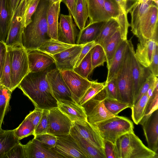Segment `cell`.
<instances>
[{"label":"cell","instance_id":"obj_1","mask_svg":"<svg viewBox=\"0 0 158 158\" xmlns=\"http://www.w3.org/2000/svg\"><path fill=\"white\" fill-rule=\"evenodd\" d=\"M50 67L38 72H29L18 87L32 102L35 108L49 110L58 107L46 77Z\"/></svg>","mask_w":158,"mask_h":158},{"label":"cell","instance_id":"obj_2","mask_svg":"<svg viewBox=\"0 0 158 158\" xmlns=\"http://www.w3.org/2000/svg\"><path fill=\"white\" fill-rule=\"evenodd\" d=\"M53 3L50 0H40L31 21L24 28L22 44L27 50L37 49L51 39L48 33L47 16Z\"/></svg>","mask_w":158,"mask_h":158},{"label":"cell","instance_id":"obj_3","mask_svg":"<svg viewBox=\"0 0 158 158\" xmlns=\"http://www.w3.org/2000/svg\"><path fill=\"white\" fill-rule=\"evenodd\" d=\"M118 158H157L158 155L145 146L134 132L123 135L115 144Z\"/></svg>","mask_w":158,"mask_h":158},{"label":"cell","instance_id":"obj_4","mask_svg":"<svg viewBox=\"0 0 158 158\" xmlns=\"http://www.w3.org/2000/svg\"><path fill=\"white\" fill-rule=\"evenodd\" d=\"M116 78L119 91L118 100L127 103L132 106L134 102V85L131 68V51L128 40Z\"/></svg>","mask_w":158,"mask_h":158},{"label":"cell","instance_id":"obj_5","mask_svg":"<svg viewBox=\"0 0 158 158\" xmlns=\"http://www.w3.org/2000/svg\"><path fill=\"white\" fill-rule=\"evenodd\" d=\"M93 125L104 140L114 144L117 139L123 135L134 132L132 122L127 117L117 115Z\"/></svg>","mask_w":158,"mask_h":158},{"label":"cell","instance_id":"obj_6","mask_svg":"<svg viewBox=\"0 0 158 158\" xmlns=\"http://www.w3.org/2000/svg\"><path fill=\"white\" fill-rule=\"evenodd\" d=\"M7 48L10 61L13 91L29 72L27 54L21 44Z\"/></svg>","mask_w":158,"mask_h":158},{"label":"cell","instance_id":"obj_7","mask_svg":"<svg viewBox=\"0 0 158 158\" xmlns=\"http://www.w3.org/2000/svg\"><path fill=\"white\" fill-rule=\"evenodd\" d=\"M107 97L104 87L101 91L81 106L83 108L87 116V121L93 124L115 116L109 112L104 103Z\"/></svg>","mask_w":158,"mask_h":158},{"label":"cell","instance_id":"obj_8","mask_svg":"<svg viewBox=\"0 0 158 158\" xmlns=\"http://www.w3.org/2000/svg\"><path fill=\"white\" fill-rule=\"evenodd\" d=\"M26 1L27 0H21L12 16L5 43L7 47L22 44Z\"/></svg>","mask_w":158,"mask_h":158},{"label":"cell","instance_id":"obj_9","mask_svg":"<svg viewBox=\"0 0 158 158\" xmlns=\"http://www.w3.org/2000/svg\"><path fill=\"white\" fill-rule=\"evenodd\" d=\"M158 5L151 6L145 14L135 35L139 41L150 39L158 42Z\"/></svg>","mask_w":158,"mask_h":158},{"label":"cell","instance_id":"obj_10","mask_svg":"<svg viewBox=\"0 0 158 158\" xmlns=\"http://www.w3.org/2000/svg\"><path fill=\"white\" fill-rule=\"evenodd\" d=\"M60 72L70 91L73 100L78 104L80 98L91 85L93 81L82 77L73 70Z\"/></svg>","mask_w":158,"mask_h":158},{"label":"cell","instance_id":"obj_11","mask_svg":"<svg viewBox=\"0 0 158 158\" xmlns=\"http://www.w3.org/2000/svg\"><path fill=\"white\" fill-rule=\"evenodd\" d=\"M56 136L57 141L52 150L60 158H86L70 134Z\"/></svg>","mask_w":158,"mask_h":158},{"label":"cell","instance_id":"obj_12","mask_svg":"<svg viewBox=\"0 0 158 158\" xmlns=\"http://www.w3.org/2000/svg\"><path fill=\"white\" fill-rule=\"evenodd\" d=\"M139 124L143 127L148 148L157 153L158 149V111L157 110L144 116Z\"/></svg>","mask_w":158,"mask_h":158},{"label":"cell","instance_id":"obj_13","mask_svg":"<svg viewBox=\"0 0 158 158\" xmlns=\"http://www.w3.org/2000/svg\"><path fill=\"white\" fill-rule=\"evenodd\" d=\"M49 128L47 133L54 135L69 134L73 123L57 108L49 110Z\"/></svg>","mask_w":158,"mask_h":158},{"label":"cell","instance_id":"obj_14","mask_svg":"<svg viewBox=\"0 0 158 158\" xmlns=\"http://www.w3.org/2000/svg\"><path fill=\"white\" fill-rule=\"evenodd\" d=\"M46 77L57 101L61 100L75 102L59 70L56 68L50 69L47 72Z\"/></svg>","mask_w":158,"mask_h":158},{"label":"cell","instance_id":"obj_15","mask_svg":"<svg viewBox=\"0 0 158 158\" xmlns=\"http://www.w3.org/2000/svg\"><path fill=\"white\" fill-rule=\"evenodd\" d=\"M128 40L131 51V68L134 85V102L141 87L151 73L148 68L144 67L139 62L135 56L131 40Z\"/></svg>","mask_w":158,"mask_h":158},{"label":"cell","instance_id":"obj_16","mask_svg":"<svg viewBox=\"0 0 158 158\" xmlns=\"http://www.w3.org/2000/svg\"><path fill=\"white\" fill-rule=\"evenodd\" d=\"M84 45L76 44L59 53L50 55L55 60L56 68L60 71L73 70Z\"/></svg>","mask_w":158,"mask_h":158},{"label":"cell","instance_id":"obj_17","mask_svg":"<svg viewBox=\"0 0 158 158\" xmlns=\"http://www.w3.org/2000/svg\"><path fill=\"white\" fill-rule=\"evenodd\" d=\"M76 26L72 15L61 14L59 22L57 40L66 43L76 44L78 34Z\"/></svg>","mask_w":158,"mask_h":158},{"label":"cell","instance_id":"obj_18","mask_svg":"<svg viewBox=\"0 0 158 158\" xmlns=\"http://www.w3.org/2000/svg\"><path fill=\"white\" fill-rule=\"evenodd\" d=\"M73 125L81 136L94 146L104 150V140L93 125L81 121L74 122Z\"/></svg>","mask_w":158,"mask_h":158},{"label":"cell","instance_id":"obj_19","mask_svg":"<svg viewBox=\"0 0 158 158\" xmlns=\"http://www.w3.org/2000/svg\"><path fill=\"white\" fill-rule=\"evenodd\" d=\"M27 51L29 72L43 71L55 63V60L52 56L37 49Z\"/></svg>","mask_w":158,"mask_h":158},{"label":"cell","instance_id":"obj_20","mask_svg":"<svg viewBox=\"0 0 158 158\" xmlns=\"http://www.w3.org/2000/svg\"><path fill=\"white\" fill-rule=\"evenodd\" d=\"M137 45L135 56L140 64L148 68L152 61L154 51L158 42L150 39L139 41Z\"/></svg>","mask_w":158,"mask_h":158},{"label":"cell","instance_id":"obj_21","mask_svg":"<svg viewBox=\"0 0 158 158\" xmlns=\"http://www.w3.org/2000/svg\"><path fill=\"white\" fill-rule=\"evenodd\" d=\"M57 108L73 123L87 121L85 112L81 106L75 102L65 100L57 101Z\"/></svg>","mask_w":158,"mask_h":158},{"label":"cell","instance_id":"obj_22","mask_svg":"<svg viewBox=\"0 0 158 158\" xmlns=\"http://www.w3.org/2000/svg\"><path fill=\"white\" fill-rule=\"evenodd\" d=\"M69 134L75 139L86 158H106L104 150L94 146L81 136L73 125Z\"/></svg>","mask_w":158,"mask_h":158},{"label":"cell","instance_id":"obj_23","mask_svg":"<svg viewBox=\"0 0 158 158\" xmlns=\"http://www.w3.org/2000/svg\"><path fill=\"white\" fill-rule=\"evenodd\" d=\"M158 5V0H145L135 3L129 13L131 16V31L135 35L136 32L140 23L149 8L152 5Z\"/></svg>","mask_w":158,"mask_h":158},{"label":"cell","instance_id":"obj_24","mask_svg":"<svg viewBox=\"0 0 158 158\" xmlns=\"http://www.w3.org/2000/svg\"><path fill=\"white\" fill-rule=\"evenodd\" d=\"M24 145L26 158H60L52 149L43 146L34 137Z\"/></svg>","mask_w":158,"mask_h":158},{"label":"cell","instance_id":"obj_25","mask_svg":"<svg viewBox=\"0 0 158 158\" xmlns=\"http://www.w3.org/2000/svg\"><path fill=\"white\" fill-rule=\"evenodd\" d=\"M106 21L88 23L83 29L80 30L77 36L76 44H85L94 41H95Z\"/></svg>","mask_w":158,"mask_h":158},{"label":"cell","instance_id":"obj_26","mask_svg":"<svg viewBox=\"0 0 158 158\" xmlns=\"http://www.w3.org/2000/svg\"><path fill=\"white\" fill-rule=\"evenodd\" d=\"M12 16L9 0H0V41L5 43Z\"/></svg>","mask_w":158,"mask_h":158},{"label":"cell","instance_id":"obj_27","mask_svg":"<svg viewBox=\"0 0 158 158\" xmlns=\"http://www.w3.org/2000/svg\"><path fill=\"white\" fill-rule=\"evenodd\" d=\"M89 11V22L106 21L110 19L106 11L104 0H86Z\"/></svg>","mask_w":158,"mask_h":158},{"label":"cell","instance_id":"obj_28","mask_svg":"<svg viewBox=\"0 0 158 158\" xmlns=\"http://www.w3.org/2000/svg\"><path fill=\"white\" fill-rule=\"evenodd\" d=\"M60 1L53 3L50 6L47 16L48 35L51 39L57 40L60 12Z\"/></svg>","mask_w":158,"mask_h":158},{"label":"cell","instance_id":"obj_29","mask_svg":"<svg viewBox=\"0 0 158 158\" xmlns=\"http://www.w3.org/2000/svg\"><path fill=\"white\" fill-rule=\"evenodd\" d=\"M128 40H123L118 47L108 69L107 79L105 82H107L116 77L120 68L123 57L127 46Z\"/></svg>","mask_w":158,"mask_h":158},{"label":"cell","instance_id":"obj_30","mask_svg":"<svg viewBox=\"0 0 158 158\" xmlns=\"http://www.w3.org/2000/svg\"><path fill=\"white\" fill-rule=\"evenodd\" d=\"M19 140L15 136L13 130L0 129V158L6 154Z\"/></svg>","mask_w":158,"mask_h":158},{"label":"cell","instance_id":"obj_31","mask_svg":"<svg viewBox=\"0 0 158 158\" xmlns=\"http://www.w3.org/2000/svg\"><path fill=\"white\" fill-rule=\"evenodd\" d=\"M75 45L66 43L58 40L50 39L43 43L37 50L52 55L59 53Z\"/></svg>","mask_w":158,"mask_h":158},{"label":"cell","instance_id":"obj_32","mask_svg":"<svg viewBox=\"0 0 158 158\" xmlns=\"http://www.w3.org/2000/svg\"><path fill=\"white\" fill-rule=\"evenodd\" d=\"M119 28V25L117 20L113 18L110 19L106 21L95 41L103 48L107 41Z\"/></svg>","mask_w":158,"mask_h":158},{"label":"cell","instance_id":"obj_33","mask_svg":"<svg viewBox=\"0 0 158 158\" xmlns=\"http://www.w3.org/2000/svg\"><path fill=\"white\" fill-rule=\"evenodd\" d=\"M122 39L119 28L107 41L103 47L106 58L107 67L109 68L113 57Z\"/></svg>","mask_w":158,"mask_h":158},{"label":"cell","instance_id":"obj_34","mask_svg":"<svg viewBox=\"0 0 158 158\" xmlns=\"http://www.w3.org/2000/svg\"><path fill=\"white\" fill-rule=\"evenodd\" d=\"M89 17V11L86 0H78L73 19L76 25L80 30L86 26V22Z\"/></svg>","mask_w":158,"mask_h":158},{"label":"cell","instance_id":"obj_35","mask_svg":"<svg viewBox=\"0 0 158 158\" xmlns=\"http://www.w3.org/2000/svg\"><path fill=\"white\" fill-rule=\"evenodd\" d=\"M119 7V13L117 20L119 25L120 31L122 39L127 40L128 23L126 5L123 0H115Z\"/></svg>","mask_w":158,"mask_h":158},{"label":"cell","instance_id":"obj_36","mask_svg":"<svg viewBox=\"0 0 158 158\" xmlns=\"http://www.w3.org/2000/svg\"><path fill=\"white\" fill-rule=\"evenodd\" d=\"M149 97L147 92H146L131 108L132 119L137 125L139 124L144 116L146 106Z\"/></svg>","mask_w":158,"mask_h":158},{"label":"cell","instance_id":"obj_37","mask_svg":"<svg viewBox=\"0 0 158 158\" xmlns=\"http://www.w3.org/2000/svg\"><path fill=\"white\" fill-rule=\"evenodd\" d=\"M12 92L4 85H0V129H1L4 117L8 108Z\"/></svg>","mask_w":158,"mask_h":158},{"label":"cell","instance_id":"obj_38","mask_svg":"<svg viewBox=\"0 0 158 158\" xmlns=\"http://www.w3.org/2000/svg\"><path fill=\"white\" fill-rule=\"evenodd\" d=\"M90 51L93 70L97 67L103 66L104 62L106 61L103 47L100 45L97 44Z\"/></svg>","mask_w":158,"mask_h":158},{"label":"cell","instance_id":"obj_39","mask_svg":"<svg viewBox=\"0 0 158 158\" xmlns=\"http://www.w3.org/2000/svg\"><path fill=\"white\" fill-rule=\"evenodd\" d=\"M104 103L107 110L114 115H117L123 110L132 107L127 103L107 97L105 99Z\"/></svg>","mask_w":158,"mask_h":158},{"label":"cell","instance_id":"obj_40","mask_svg":"<svg viewBox=\"0 0 158 158\" xmlns=\"http://www.w3.org/2000/svg\"><path fill=\"white\" fill-rule=\"evenodd\" d=\"M35 129L31 122L25 117L19 126L13 130L15 136L20 140L30 135H33Z\"/></svg>","mask_w":158,"mask_h":158},{"label":"cell","instance_id":"obj_41","mask_svg":"<svg viewBox=\"0 0 158 158\" xmlns=\"http://www.w3.org/2000/svg\"><path fill=\"white\" fill-rule=\"evenodd\" d=\"M73 70L82 77L88 79L93 71L90 51L82 59L78 66L74 68Z\"/></svg>","mask_w":158,"mask_h":158},{"label":"cell","instance_id":"obj_42","mask_svg":"<svg viewBox=\"0 0 158 158\" xmlns=\"http://www.w3.org/2000/svg\"><path fill=\"white\" fill-rule=\"evenodd\" d=\"M0 81L1 85L7 87L12 92L10 61L8 51Z\"/></svg>","mask_w":158,"mask_h":158},{"label":"cell","instance_id":"obj_43","mask_svg":"<svg viewBox=\"0 0 158 158\" xmlns=\"http://www.w3.org/2000/svg\"><path fill=\"white\" fill-rule=\"evenodd\" d=\"M105 87V82L100 83L98 82L96 80L93 81L91 85L80 98L78 104L81 106L101 91Z\"/></svg>","mask_w":158,"mask_h":158},{"label":"cell","instance_id":"obj_44","mask_svg":"<svg viewBox=\"0 0 158 158\" xmlns=\"http://www.w3.org/2000/svg\"><path fill=\"white\" fill-rule=\"evenodd\" d=\"M158 84L155 86L152 94L149 98L146 106L144 116L149 115L154 111L158 110Z\"/></svg>","mask_w":158,"mask_h":158},{"label":"cell","instance_id":"obj_45","mask_svg":"<svg viewBox=\"0 0 158 158\" xmlns=\"http://www.w3.org/2000/svg\"><path fill=\"white\" fill-rule=\"evenodd\" d=\"M49 110H44L42 118L39 123L35 128L33 135L47 133L49 128Z\"/></svg>","mask_w":158,"mask_h":158},{"label":"cell","instance_id":"obj_46","mask_svg":"<svg viewBox=\"0 0 158 158\" xmlns=\"http://www.w3.org/2000/svg\"><path fill=\"white\" fill-rule=\"evenodd\" d=\"M34 137L43 146L49 149L54 147L57 140L56 135L47 133L38 135Z\"/></svg>","mask_w":158,"mask_h":158},{"label":"cell","instance_id":"obj_47","mask_svg":"<svg viewBox=\"0 0 158 158\" xmlns=\"http://www.w3.org/2000/svg\"><path fill=\"white\" fill-rule=\"evenodd\" d=\"M26 158L24 145L20 142L15 145L2 158Z\"/></svg>","mask_w":158,"mask_h":158},{"label":"cell","instance_id":"obj_48","mask_svg":"<svg viewBox=\"0 0 158 158\" xmlns=\"http://www.w3.org/2000/svg\"><path fill=\"white\" fill-rule=\"evenodd\" d=\"M40 0H27L24 15L25 27L31 21V17L36 11Z\"/></svg>","mask_w":158,"mask_h":158},{"label":"cell","instance_id":"obj_49","mask_svg":"<svg viewBox=\"0 0 158 158\" xmlns=\"http://www.w3.org/2000/svg\"><path fill=\"white\" fill-rule=\"evenodd\" d=\"M104 8L110 18L117 20L119 11L118 5L115 0H104Z\"/></svg>","mask_w":158,"mask_h":158},{"label":"cell","instance_id":"obj_50","mask_svg":"<svg viewBox=\"0 0 158 158\" xmlns=\"http://www.w3.org/2000/svg\"><path fill=\"white\" fill-rule=\"evenodd\" d=\"M105 88L107 98L118 100L119 91L116 77L107 82L105 81Z\"/></svg>","mask_w":158,"mask_h":158},{"label":"cell","instance_id":"obj_51","mask_svg":"<svg viewBox=\"0 0 158 158\" xmlns=\"http://www.w3.org/2000/svg\"><path fill=\"white\" fill-rule=\"evenodd\" d=\"M43 114V110L35 108L26 117L31 122L35 128L40 121Z\"/></svg>","mask_w":158,"mask_h":158},{"label":"cell","instance_id":"obj_52","mask_svg":"<svg viewBox=\"0 0 158 158\" xmlns=\"http://www.w3.org/2000/svg\"><path fill=\"white\" fill-rule=\"evenodd\" d=\"M155 77L156 76L151 73L150 75L148 77L141 87L134 101L133 105L136 103L142 96L147 92Z\"/></svg>","mask_w":158,"mask_h":158},{"label":"cell","instance_id":"obj_53","mask_svg":"<svg viewBox=\"0 0 158 158\" xmlns=\"http://www.w3.org/2000/svg\"><path fill=\"white\" fill-rule=\"evenodd\" d=\"M104 149L106 158H118L114 144L104 140Z\"/></svg>","mask_w":158,"mask_h":158},{"label":"cell","instance_id":"obj_54","mask_svg":"<svg viewBox=\"0 0 158 158\" xmlns=\"http://www.w3.org/2000/svg\"><path fill=\"white\" fill-rule=\"evenodd\" d=\"M151 73L154 76H158V45L155 49L152 62L148 68Z\"/></svg>","mask_w":158,"mask_h":158},{"label":"cell","instance_id":"obj_55","mask_svg":"<svg viewBox=\"0 0 158 158\" xmlns=\"http://www.w3.org/2000/svg\"><path fill=\"white\" fill-rule=\"evenodd\" d=\"M97 44H98L94 41L85 44L81 52L79 58L75 65L74 68L78 66L82 59L85 56L90 50Z\"/></svg>","mask_w":158,"mask_h":158},{"label":"cell","instance_id":"obj_56","mask_svg":"<svg viewBox=\"0 0 158 158\" xmlns=\"http://www.w3.org/2000/svg\"><path fill=\"white\" fill-rule=\"evenodd\" d=\"M7 51L5 43L0 41V79L5 63Z\"/></svg>","mask_w":158,"mask_h":158},{"label":"cell","instance_id":"obj_57","mask_svg":"<svg viewBox=\"0 0 158 158\" xmlns=\"http://www.w3.org/2000/svg\"><path fill=\"white\" fill-rule=\"evenodd\" d=\"M78 0H61L67 7L69 15L72 16L74 18L76 12L77 4Z\"/></svg>","mask_w":158,"mask_h":158},{"label":"cell","instance_id":"obj_58","mask_svg":"<svg viewBox=\"0 0 158 158\" xmlns=\"http://www.w3.org/2000/svg\"><path fill=\"white\" fill-rule=\"evenodd\" d=\"M145 0H127L126 7L127 13H129L134 5L137 2Z\"/></svg>","mask_w":158,"mask_h":158},{"label":"cell","instance_id":"obj_59","mask_svg":"<svg viewBox=\"0 0 158 158\" xmlns=\"http://www.w3.org/2000/svg\"><path fill=\"white\" fill-rule=\"evenodd\" d=\"M11 11L13 15L21 0H9Z\"/></svg>","mask_w":158,"mask_h":158},{"label":"cell","instance_id":"obj_60","mask_svg":"<svg viewBox=\"0 0 158 158\" xmlns=\"http://www.w3.org/2000/svg\"><path fill=\"white\" fill-rule=\"evenodd\" d=\"M53 3L56 2L58 1H60L61 2V0H50Z\"/></svg>","mask_w":158,"mask_h":158},{"label":"cell","instance_id":"obj_61","mask_svg":"<svg viewBox=\"0 0 158 158\" xmlns=\"http://www.w3.org/2000/svg\"><path fill=\"white\" fill-rule=\"evenodd\" d=\"M123 0V2H124V4H125V5H126V1L127 0Z\"/></svg>","mask_w":158,"mask_h":158},{"label":"cell","instance_id":"obj_62","mask_svg":"<svg viewBox=\"0 0 158 158\" xmlns=\"http://www.w3.org/2000/svg\"><path fill=\"white\" fill-rule=\"evenodd\" d=\"M1 85V81H0V85Z\"/></svg>","mask_w":158,"mask_h":158}]
</instances>
